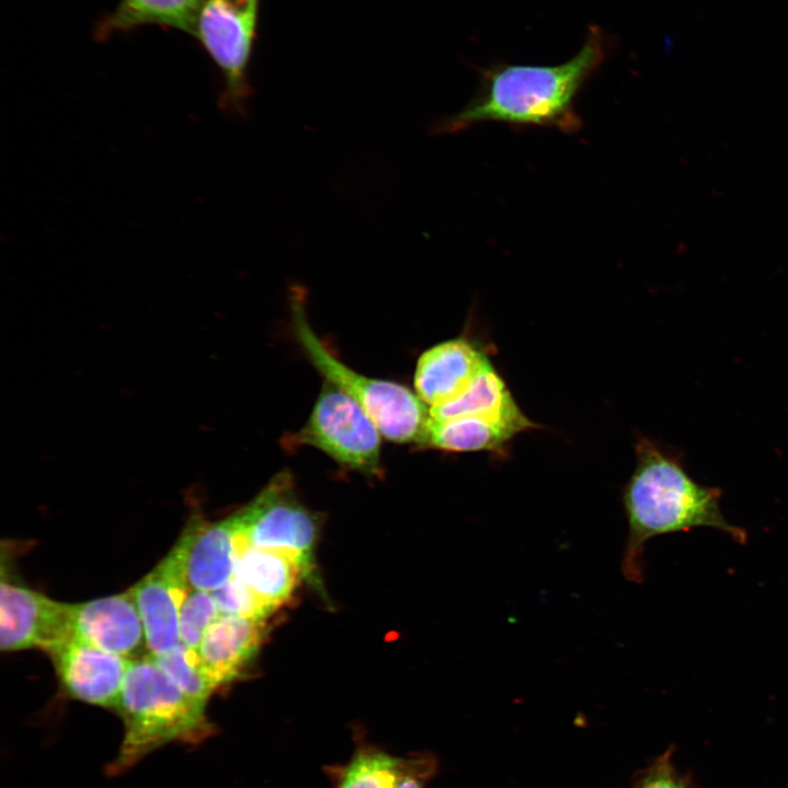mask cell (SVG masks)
I'll return each mask as SVG.
<instances>
[{
  "label": "cell",
  "instance_id": "17",
  "mask_svg": "<svg viewBox=\"0 0 788 788\" xmlns=\"http://www.w3.org/2000/svg\"><path fill=\"white\" fill-rule=\"evenodd\" d=\"M520 431L489 419L460 416L430 417L424 447L448 452L494 451L505 447Z\"/></svg>",
  "mask_w": 788,
  "mask_h": 788
},
{
  "label": "cell",
  "instance_id": "8",
  "mask_svg": "<svg viewBox=\"0 0 788 788\" xmlns=\"http://www.w3.org/2000/svg\"><path fill=\"white\" fill-rule=\"evenodd\" d=\"M240 511L248 546L287 549L314 564L317 517L296 498L289 472L275 475Z\"/></svg>",
  "mask_w": 788,
  "mask_h": 788
},
{
  "label": "cell",
  "instance_id": "5",
  "mask_svg": "<svg viewBox=\"0 0 788 788\" xmlns=\"http://www.w3.org/2000/svg\"><path fill=\"white\" fill-rule=\"evenodd\" d=\"M381 432L348 394L325 381L305 425L281 439L283 448L313 447L340 466L381 477Z\"/></svg>",
  "mask_w": 788,
  "mask_h": 788
},
{
  "label": "cell",
  "instance_id": "22",
  "mask_svg": "<svg viewBox=\"0 0 788 788\" xmlns=\"http://www.w3.org/2000/svg\"><path fill=\"white\" fill-rule=\"evenodd\" d=\"M439 762L430 752H414L403 756L394 788H428L436 776Z\"/></svg>",
  "mask_w": 788,
  "mask_h": 788
},
{
  "label": "cell",
  "instance_id": "4",
  "mask_svg": "<svg viewBox=\"0 0 788 788\" xmlns=\"http://www.w3.org/2000/svg\"><path fill=\"white\" fill-rule=\"evenodd\" d=\"M305 303L304 288L291 286L289 305L293 334L313 367L325 381L358 403L384 438L424 447L429 407L407 386L360 374L335 357L311 327Z\"/></svg>",
  "mask_w": 788,
  "mask_h": 788
},
{
  "label": "cell",
  "instance_id": "7",
  "mask_svg": "<svg viewBox=\"0 0 788 788\" xmlns=\"http://www.w3.org/2000/svg\"><path fill=\"white\" fill-rule=\"evenodd\" d=\"M204 523L193 515L169 553L130 591L139 610L149 654L159 656L179 640V611L193 589L187 577L188 557Z\"/></svg>",
  "mask_w": 788,
  "mask_h": 788
},
{
  "label": "cell",
  "instance_id": "10",
  "mask_svg": "<svg viewBox=\"0 0 788 788\" xmlns=\"http://www.w3.org/2000/svg\"><path fill=\"white\" fill-rule=\"evenodd\" d=\"M48 654L62 690L69 697L116 709L131 660L76 638L56 647Z\"/></svg>",
  "mask_w": 788,
  "mask_h": 788
},
{
  "label": "cell",
  "instance_id": "16",
  "mask_svg": "<svg viewBox=\"0 0 788 788\" xmlns=\"http://www.w3.org/2000/svg\"><path fill=\"white\" fill-rule=\"evenodd\" d=\"M429 412L430 417L438 420L473 416L511 426L520 432L536 427L520 409L491 362L462 396Z\"/></svg>",
  "mask_w": 788,
  "mask_h": 788
},
{
  "label": "cell",
  "instance_id": "20",
  "mask_svg": "<svg viewBox=\"0 0 788 788\" xmlns=\"http://www.w3.org/2000/svg\"><path fill=\"white\" fill-rule=\"evenodd\" d=\"M151 657L182 691L197 700L208 703L216 687L206 675L197 650L179 642L170 651Z\"/></svg>",
  "mask_w": 788,
  "mask_h": 788
},
{
  "label": "cell",
  "instance_id": "19",
  "mask_svg": "<svg viewBox=\"0 0 788 788\" xmlns=\"http://www.w3.org/2000/svg\"><path fill=\"white\" fill-rule=\"evenodd\" d=\"M403 756H396L357 737L346 763L324 767L332 788H394Z\"/></svg>",
  "mask_w": 788,
  "mask_h": 788
},
{
  "label": "cell",
  "instance_id": "15",
  "mask_svg": "<svg viewBox=\"0 0 788 788\" xmlns=\"http://www.w3.org/2000/svg\"><path fill=\"white\" fill-rule=\"evenodd\" d=\"M248 547L240 510L218 522L201 524L188 557L187 577L193 589L212 592L227 583Z\"/></svg>",
  "mask_w": 788,
  "mask_h": 788
},
{
  "label": "cell",
  "instance_id": "1",
  "mask_svg": "<svg viewBox=\"0 0 788 788\" xmlns=\"http://www.w3.org/2000/svg\"><path fill=\"white\" fill-rule=\"evenodd\" d=\"M605 55L604 35L592 27L578 53L563 63H496L483 69L472 100L455 114L436 120L430 132L455 134L488 121L577 132L582 120L575 108L576 99Z\"/></svg>",
  "mask_w": 788,
  "mask_h": 788
},
{
  "label": "cell",
  "instance_id": "6",
  "mask_svg": "<svg viewBox=\"0 0 788 788\" xmlns=\"http://www.w3.org/2000/svg\"><path fill=\"white\" fill-rule=\"evenodd\" d=\"M260 0H205L196 36L223 79L219 107L245 118L253 89L248 79Z\"/></svg>",
  "mask_w": 788,
  "mask_h": 788
},
{
  "label": "cell",
  "instance_id": "2",
  "mask_svg": "<svg viewBox=\"0 0 788 788\" xmlns=\"http://www.w3.org/2000/svg\"><path fill=\"white\" fill-rule=\"evenodd\" d=\"M683 459L652 439L637 440L636 465L622 493L628 528L622 572L630 582H642L645 545L656 536L709 528L740 544L746 542V531L730 523L721 511L722 490L697 483Z\"/></svg>",
  "mask_w": 788,
  "mask_h": 788
},
{
  "label": "cell",
  "instance_id": "3",
  "mask_svg": "<svg viewBox=\"0 0 788 788\" xmlns=\"http://www.w3.org/2000/svg\"><path fill=\"white\" fill-rule=\"evenodd\" d=\"M123 721V739L107 767L123 774L169 744H200L216 727L207 704L184 691L150 656L130 661L115 709Z\"/></svg>",
  "mask_w": 788,
  "mask_h": 788
},
{
  "label": "cell",
  "instance_id": "11",
  "mask_svg": "<svg viewBox=\"0 0 788 788\" xmlns=\"http://www.w3.org/2000/svg\"><path fill=\"white\" fill-rule=\"evenodd\" d=\"M73 638L129 660L149 654L144 626L129 590L72 604Z\"/></svg>",
  "mask_w": 788,
  "mask_h": 788
},
{
  "label": "cell",
  "instance_id": "14",
  "mask_svg": "<svg viewBox=\"0 0 788 788\" xmlns=\"http://www.w3.org/2000/svg\"><path fill=\"white\" fill-rule=\"evenodd\" d=\"M233 577L269 616L292 596L301 579L315 581L314 564L297 553L248 546L240 556Z\"/></svg>",
  "mask_w": 788,
  "mask_h": 788
},
{
  "label": "cell",
  "instance_id": "23",
  "mask_svg": "<svg viewBox=\"0 0 788 788\" xmlns=\"http://www.w3.org/2000/svg\"><path fill=\"white\" fill-rule=\"evenodd\" d=\"M633 788H691L676 772L671 753L665 752L639 773Z\"/></svg>",
  "mask_w": 788,
  "mask_h": 788
},
{
  "label": "cell",
  "instance_id": "21",
  "mask_svg": "<svg viewBox=\"0 0 788 788\" xmlns=\"http://www.w3.org/2000/svg\"><path fill=\"white\" fill-rule=\"evenodd\" d=\"M220 615L211 592L192 589L179 611L181 642L197 650L206 631Z\"/></svg>",
  "mask_w": 788,
  "mask_h": 788
},
{
  "label": "cell",
  "instance_id": "12",
  "mask_svg": "<svg viewBox=\"0 0 788 788\" xmlns=\"http://www.w3.org/2000/svg\"><path fill=\"white\" fill-rule=\"evenodd\" d=\"M489 362L485 354L465 338L439 343L418 358L415 392L429 408L447 405L462 396Z\"/></svg>",
  "mask_w": 788,
  "mask_h": 788
},
{
  "label": "cell",
  "instance_id": "13",
  "mask_svg": "<svg viewBox=\"0 0 788 788\" xmlns=\"http://www.w3.org/2000/svg\"><path fill=\"white\" fill-rule=\"evenodd\" d=\"M267 633L266 619L220 615L211 624L197 651L202 669L216 690L245 674Z\"/></svg>",
  "mask_w": 788,
  "mask_h": 788
},
{
  "label": "cell",
  "instance_id": "9",
  "mask_svg": "<svg viewBox=\"0 0 788 788\" xmlns=\"http://www.w3.org/2000/svg\"><path fill=\"white\" fill-rule=\"evenodd\" d=\"M73 638L72 604L53 600L2 577L0 648L42 649L47 653Z\"/></svg>",
  "mask_w": 788,
  "mask_h": 788
},
{
  "label": "cell",
  "instance_id": "18",
  "mask_svg": "<svg viewBox=\"0 0 788 788\" xmlns=\"http://www.w3.org/2000/svg\"><path fill=\"white\" fill-rule=\"evenodd\" d=\"M205 0H121L104 19L97 34L130 30L144 24L177 28L196 36L197 20Z\"/></svg>",
  "mask_w": 788,
  "mask_h": 788
}]
</instances>
